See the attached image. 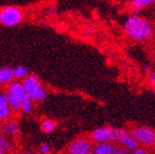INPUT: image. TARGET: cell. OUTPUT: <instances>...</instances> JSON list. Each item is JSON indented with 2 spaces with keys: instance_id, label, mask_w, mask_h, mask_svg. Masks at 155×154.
<instances>
[{
  "instance_id": "1",
  "label": "cell",
  "mask_w": 155,
  "mask_h": 154,
  "mask_svg": "<svg viewBox=\"0 0 155 154\" xmlns=\"http://www.w3.org/2000/svg\"><path fill=\"white\" fill-rule=\"evenodd\" d=\"M124 32L129 39L135 41H148L154 34L152 25L138 15H131L126 18Z\"/></svg>"
},
{
  "instance_id": "2",
  "label": "cell",
  "mask_w": 155,
  "mask_h": 154,
  "mask_svg": "<svg viewBox=\"0 0 155 154\" xmlns=\"http://www.w3.org/2000/svg\"><path fill=\"white\" fill-rule=\"evenodd\" d=\"M27 98L31 101H41L45 99L46 93L42 87L41 83L35 75H27L22 83Z\"/></svg>"
},
{
  "instance_id": "3",
  "label": "cell",
  "mask_w": 155,
  "mask_h": 154,
  "mask_svg": "<svg viewBox=\"0 0 155 154\" xmlns=\"http://www.w3.org/2000/svg\"><path fill=\"white\" fill-rule=\"evenodd\" d=\"M23 19L22 11L16 7L8 5L0 10V23L7 27L18 25Z\"/></svg>"
},
{
  "instance_id": "4",
  "label": "cell",
  "mask_w": 155,
  "mask_h": 154,
  "mask_svg": "<svg viewBox=\"0 0 155 154\" xmlns=\"http://www.w3.org/2000/svg\"><path fill=\"white\" fill-rule=\"evenodd\" d=\"M130 135L137 143H141L145 147L155 145V130L148 126H137L133 128Z\"/></svg>"
},
{
  "instance_id": "5",
  "label": "cell",
  "mask_w": 155,
  "mask_h": 154,
  "mask_svg": "<svg viewBox=\"0 0 155 154\" xmlns=\"http://www.w3.org/2000/svg\"><path fill=\"white\" fill-rule=\"evenodd\" d=\"M113 141L122 145V147L126 148L130 152L138 148V143L131 137L130 132L121 128H113Z\"/></svg>"
},
{
  "instance_id": "6",
  "label": "cell",
  "mask_w": 155,
  "mask_h": 154,
  "mask_svg": "<svg viewBox=\"0 0 155 154\" xmlns=\"http://www.w3.org/2000/svg\"><path fill=\"white\" fill-rule=\"evenodd\" d=\"M92 143L84 138L77 139L73 142H71V145L69 146V149H68L69 154H92Z\"/></svg>"
},
{
  "instance_id": "7",
  "label": "cell",
  "mask_w": 155,
  "mask_h": 154,
  "mask_svg": "<svg viewBox=\"0 0 155 154\" xmlns=\"http://www.w3.org/2000/svg\"><path fill=\"white\" fill-rule=\"evenodd\" d=\"M93 141L97 143H111L113 141V128L112 127H100L92 132Z\"/></svg>"
},
{
  "instance_id": "8",
  "label": "cell",
  "mask_w": 155,
  "mask_h": 154,
  "mask_svg": "<svg viewBox=\"0 0 155 154\" xmlns=\"http://www.w3.org/2000/svg\"><path fill=\"white\" fill-rule=\"evenodd\" d=\"M11 116V109L8 104L7 97L3 93H0V123L5 121Z\"/></svg>"
},
{
  "instance_id": "9",
  "label": "cell",
  "mask_w": 155,
  "mask_h": 154,
  "mask_svg": "<svg viewBox=\"0 0 155 154\" xmlns=\"http://www.w3.org/2000/svg\"><path fill=\"white\" fill-rule=\"evenodd\" d=\"M115 148L112 143H98L93 148L92 154H114Z\"/></svg>"
},
{
  "instance_id": "10",
  "label": "cell",
  "mask_w": 155,
  "mask_h": 154,
  "mask_svg": "<svg viewBox=\"0 0 155 154\" xmlns=\"http://www.w3.org/2000/svg\"><path fill=\"white\" fill-rule=\"evenodd\" d=\"M154 3V0H131L130 5L133 7V12L134 15L140 13V11L143 8H147Z\"/></svg>"
},
{
  "instance_id": "11",
  "label": "cell",
  "mask_w": 155,
  "mask_h": 154,
  "mask_svg": "<svg viewBox=\"0 0 155 154\" xmlns=\"http://www.w3.org/2000/svg\"><path fill=\"white\" fill-rule=\"evenodd\" d=\"M14 75H13V69L10 67L0 68V84H8L11 83Z\"/></svg>"
},
{
  "instance_id": "12",
  "label": "cell",
  "mask_w": 155,
  "mask_h": 154,
  "mask_svg": "<svg viewBox=\"0 0 155 154\" xmlns=\"http://www.w3.org/2000/svg\"><path fill=\"white\" fill-rule=\"evenodd\" d=\"M2 129L9 136H15L18 134V125L14 121H8L5 125L2 126Z\"/></svg>"
},
{
  "instance_id": "13",
  "label": "cell",
  "mask_w": 155,
  "mask_h": 154,
  "mask_svg": "<svg viewBox=\"0 0 155 154\" xmlns=\"http://www.w3.org/2000/svg\"><path fill=\"white\" fill-rule=\"evenodd\" d=\"M27 75H28V70L24 66H16L13 69V75L16 79H25L27 78Z\"/></svg>"
},
{
  "instance_id": "14",
  "label": "cell",
  "mask_w": 155,
  "mask_h": 154,
  "mask_svg": "<svg viewBox=\"0 0 155 154\" xmlns=\"http://www.w3.org/2000/svg\"><path fill=\"white\" fill-rule=\"evenodd\" d=\"M41 128L44 132H52L56 128V123L53 120H44L41 123Z\"/></svg>"
},
{
  "instance_id": "15",
  "label": "cell",
  "mask_w": 155,
  "mask_h": 154,
  "mask_svg": "<svg viewBox=\"0 0 155 154\" xmlns=\"http://www.w3.org/2000/svg\"><path fill=\"white\" fill-rule=\"evenodd\" d=\"M0 148L2 149L3 152L9 151L11 149V143H10V141L3 135H0Z\"/></svg>"
},
{
  "instance_id": "16",
  "label": "cell",
  "mask_w": 155,
  "mask_h": 154,
  "mask_svg": "<svg viewBox=\"0 0 155 154\" xmlns=\"http://www.w3.org/2000/svg\"><path fill=\"white\" fill-rule=\"evenodd\" d=\"M114 154H131V152L124 147H119V148H115Z\"/></svg>"
},
{
  "instance_id": "17",
  "label": "cell",
  "mask_w": 155,
  "mask_h": 154,
  "mask_svg": "<svg viewBox=\"0 0 155 154\" xmlns=\"http://www.w3.org/2000/svg\"><path fill=\"white\" fill-rule=\"evenodd\" d=\"M50 150H51V148H50V146L48 143H42L41 147H40V152L42 154H48L50 153Z\"/></svg>"
},
{
  "instance_id": "18",
  "label": "cell",
  "mask_w": 155,
  "mask_h": 154,
  "mask_svg": "<svg viewBox=\"0 0 155 154\" xmlns=\"http://www.w3.org/2000/svg\"><path fill=\"white\" fill-rule=\"evenodd\" d=\"M131 154H148V153H147V151L143 148H137V149L131 152Z\"/></svg>"
},
{
  "instance_id": "19",
  "label": "cell",
  "mask_w": 155,
  "mask_h": 154,
  "mask_svg": "<svg viewBox=\"0 0 155 154\" xmlns=\"http://www.w3.org/2000/svg\"><path fill=\"white\" fill-rule=\"evenodd\" d=\"M150 83L152 85V87L155 89V71L150 73Z\"/></svg>"
},
{
  "instance_id": "20",
  "label": "cell",
  "mask_w": 155,
  "mask_h": 154,
  "mask_svg": "<svg viewBox=\"0 0 155 154\" xmlns=\"http://www.w3.org/2000/svg\"><path fill=\"white\" fill-rule=\"evenodd\" d=\"M85 32H86V34H92V32H93V27H92V26H90L88 28H86V30H85Z\"/></svg>"
},
{
  "instance_id": "21",
  "label": "cell",
  "mask_w": 155,
  "mask_h": 154,
  "mask_svg": "<svg viewBox=\"0 0 155 154\" xmlns=\"http://www.w3.org/2000/svg\"><path fill=\"white\" fill-rule=\"evenodd\" d=\"M143 69H144V71H149V70H150V66L145 65V66H144V68H143Z\"/></svg>"
},
{
  "instance_id": "22",
  "label": "cell",
  "mask_w": 155,
  "mask_h": 154,
  "mask_svg": "<svg viewBox=\"0 0 155 154\" xmlns=\"http://www.w3.org/2000/svg\"><path fill=\"white\" fill-rule=\"evenodd\" d=\"M0 154H3V151H2V149L0 148Z\"/></svg>"
},
{
  "instance_id": "23",
  "label": "cell",
  "mask_w": 155,
  "mask_h": 154,
  "mask_svg": "<svg viewBox=\"0 0 155 154\" xmlns=\"http://www.w3.org/2000/svg\"><path fill=\"white\" fill-rule=\"evenodd\" d=\"M0 130H2V125H1V123H0Z\"/></svg>"
},
{
  "instance_id": "24",
  "label": "cell",
  "mask_w": 155,
  "mask_h": 154,
  "mask_svg": "<svg viewBox=\"0 0 155 154\" xmlns=\"http://www.w3.org/2000/svg\"><path fill=\"white\" fill-rule=\"evenodd\" d=\"M22 154H30V153H22Z\"/></svg>"
}]
</instances>
